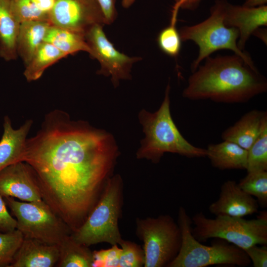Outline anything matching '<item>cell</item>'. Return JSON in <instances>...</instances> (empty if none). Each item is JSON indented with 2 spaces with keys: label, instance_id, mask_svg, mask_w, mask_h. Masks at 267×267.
Returning <instances> with one entry per match:
<instances>
[{
  "label": "cell",
  "instance_id": "cell-32",
  "mask_svg": "<svg viewBox=\"0 0 267 267\" xmlns=\"http://www.w3.org/2000/svg\"><path fill=\"white\" fill-rule=\"evenodd\" d=\"M17 222L8 212L3 197L0 194V231L8 232L16 229Z\"/></svg>",
  "mask_w": 267,
  "mask_h": 267
},
{
  "label": "cell",
  "instance_id": "cell-22",
  "mask_svg": "<svg viewBox=\"0 0 267 267\" xmlns=\"http://www.w3.org/2000/svg\"><path fill=\"white\" fill-rule=\"evenodd\" d=\"M67 56L52 44L43 42L25 65L24 76L28 82L36 81L48 67Z\"/></svg>",
  "mask_w": 267,
  "mask_h": 267
},
{
  "label": "cell",
  "instance_id": "cell-4",
  "mask_svg": "<svg viewBox=\"0 0 267 267\" xmlns=\"http://www.w3.org/2000/svg\"><path fill=\"white\" fill-rule=\"evenodd\" d=\"M123 202L122 178L118 174L112 176L84 222L72 233L73 238L88 247L103 242L118 245L122 239L118 222Z\"/></svg>",
  "mask_w": 267,
  "mask_h": 267
},
{
  "label": "cell",
  "instance_id": "cell-16",
  "mask_svg": "<svg viewBox=\"0 0 267 267\" xmlns=\"http://www.w3.org/2000/svg\"><path fill=\"white\" fill-rule=\"evenodd\" d=\"M266 126H267V112L252 110L224 130L221 137L223 140L234 142L248 150Z\"/></svg>",
  "mask_w": 267,
  "mask_h": 267
},
{
  "label": "cell",
  "instance_id": "cell-12",
  "mask_svg": "<svg viewBox=\"0 0 267 267\" xmlns=\"http://www.w3.org/2000/svg\"><path fill=\"white\" fill-rule=\"evenodd\" d=\"M0 194L24 202L43 200L36 174L25 162L15 163L0 171Z\"/></svg>",
  "mask_w": 267,
  "mask_h": 267
},
{
  "label": "cell",
  "instance_id": "cell-31",
  "mask_svg": "<svg viewBox=\"0 0 267 267\" xmlns=\"http://www.w3.org/2000/svg\"><path fill=\"white\" fill-rule=\"evenodd\" d=\"M255 245L244 250L254 267H267V245Z\"/></svg>",
  "mask_w": 267,
  "mask_h": 267
},
{
  "label": "cell",
  "instance_id": "cell-36",
  "mask_svg": "<svg viewBox=\"0 0 267 267\" xmlns=\"http://www.w3.org/2000/svg\"><path fill=\"white\" fill-rule=\"evenodd\" d=\"M265 34H267L266 33H265V30L261 29L260 28L256 30L253 33L254 35L262 39V40L264 42H266V43L267 40H265V38H266V37H265Z\"/></svg>",
  "mask_w": 267,
  "mask_h": 267
},
{
  "label": "cell",
  "instance_id": "cell-3",
  "mask_svg": "<svg viewBox=\"0 0 267 267\" xmlns=\"http://www.w3.org/2000/svg\"><path fill=\"white\" fill-rule=\"evenodd\" d=\"M170 85H167L164 100L154 113L145 110L139 113L145 137L136 156L158 163L166 152L176 153L188 158L207 156L206 149L196 147L182 135L175 125L170 112Z\"/></svg>",
  "mask_w": 267,
  "mask_h": 267
},
{
  "label": "cell",
  "instance_id": "cell-2",
  "mask_svg": "<svg viewBox=\"0 0 267 267\" xmlns=\"http://www.w3.org/2000/svg\"><path fill=\"white\" fill-rule=\"evenodd\" d=\"M205 59L189 77L182 94L184 98L243 103L267 91L266 78L240 56H209Z\"/></svg>",
  "mask_w": 267,
  "mask_h": 267
},
{
  "label": "cell",
  "instance_id": "cell-27",
  "mask_svg": "<svg viewBox=\"0 0 267 267\" xmlns=\"http://www.w3.org/2000/svg\"><path fill=\"white\" fill-rule=\"evenodd\" d=\"M23 239L22 233L17 229L0 231V267H9Z\"/></svg>",
  "mask_w": 267,
  "mask_h": 267
},
{
  "label": "cell",
  "instance_id": "cell-15",
  "mask_svg": "<svg viewBox=\"0 0 267 267\" xmlns=\"http://www.w3.org/2000/svg\"><path fill=\"white\" fill-rule=\"evenodd\" d=\"M59 256L58 245L24 238L9 267H52Z\"/></svg>",
  "mask_w": 267,
  "mask_h": 267
},
{
  "label": "cell",
  "instance_id": "cell-21",
  "mask_svg": "<svg viewBox=\"0 0 267 267\" xmlns=\"http://www.w3.org/2000/svg\"><path fill=\"white\" fill-rule=\"evenodd\" d=\"M44 42L49 43L67 55L79 51L90 52L84 34L51 25Z\"/></svg>",
  "mask_w": 267,
  "mask_h": 267
},
{
  "label": "cell",
  "instance_id": "cell-19",
  "mask_svg": "<svg viewBox=\"0 0 267 267\" xmlns=\"http://www.w3.org/2000/svg\"><path fill=\"white\" fill-rule=\"evenodd\" d=\"M20 23L13 13L10 0H0V56L6 61L15 60Z\"/></svg>",
  "mask_w": 267,
  "mask_h": 267
},
{
  "label": "cell",
  "instance_id": "cell-6",
  "mask_svg": "<svg viewBox=\"0 0 267 267\" xmlns=\"http://www.w3.org/2000/svg\"><path fill=\"white\" fill-rule=\"evenodd\" d=\"M226 0H217L211 7L210 15L204 21L194 25L182 27L179 30L182 42L191 41L199 47V54L191 65L194 72L200 63L212 53L221 49L230 50L241 57L250 66L256 68L248 53L237 46L238 30L226 26L224 16Z\"/></svg>",
  "mask_w": 267,
  "mask_h": 267
},
{
  "label": "cell",
  "instance_id": "cell-1",
  "mask_svg": "<svg viewBox=\"0 0 267 267\" xmlns=\"http://www.w3.org/2000/svg\"><path fill=\"white\" fill-rule=\"evenodd\" d=\"M118 154L110 134L55 110L27 139L22 161L35 171L43 200L73 232L97 203Z\"/></svg>",
  "mask_w": 267,
  "mask_h": 267
},
{
  "label": "cell",
  "instance_id": "cell-11",
  "mask_svg": "<svg viewBox=\"0 0 267 267\" xmlns=\"http://www.w3.org/2000/svg\"><path fill=\"white\" fill-rule=\"evenodd\" d=\"M49 21L52 26L84 35L95 25L105 24L96 0H55Z\"/></svg>",
  "mask_w": 267,
  "mask_h": 267
},
{
  "label": "cell",
  "instance_id": "cell-30",
  "mask_svg": "<svg viewBox=\"0 0 267 267\" xmlns=\"http://www.w3.org/2000/svg\"><path fill=\"white\" fill-rule=\"evenodd\" d=\"M121 248L118 245L92 252V267H119Z\"/></svg>",
  "mask_w": 267,
  "mask_h": 267
},
{
  "label": "cell",
  "instance_id": "cell-29",
  "mask_svg": "<svg viewBox=\"0 0 267 267\" xmlns=\"http://www.w3.org/2000/svg\"><path fill=\"white\" fill-rule=\"evenodd\" d=\"M119 245L121 248L119 267H144V253L140 245L123 239Z\"/></svg>",
  "mask_w": 267,
  "mask_h": 267
},
{
  "label": "cell",
  "instance_id": "cell-26",
  "mask_svg": "<svg viewBox=\"0 0 267 267\" xmlns=\"http://www.w3.org/2000/svg\"><path fill=\"white\" fill-rule=\"evenodd\" d=\"M247 172L267 171V126L248 150Z\"/></svg>",
  "mask_w": 267,
  "mask_h": 267
},
{
  "label": "cell",
  "instance_id": "cell-18",
  "mask_svg": "<svg viewBox=\"0 0 267 267\" xmlns=\"http://www.w3.org/2000/svg\"><path fill=\"white\" fill-rule=\"evenodd\" d=\"M206 149V157L214 168L221 170L246 169L248 150L234 142L223 140L209 144Z\"/></svg>",
  "mask_w": 267,
  "mask_h": 267
},
{
  "label": "cell",
  "instance_id": "cell-24",
  "mask_svg": "<svg viewBox=\"0 0 267 267\" xmlns=\"http://www.w3.org/2000/svg\"><path fill=\"white\" fill-rule=\"evenodd\" d=\"M179 7L174 5L170 24L159 34L157 43L160 49L168 55L176 57L180 50L181 39L176 27L177 16Z\"/></svg>",
  "mask_w": 267,
  "mask_h": 267
},
{
  "label": "cell",
  "instance_id": "cell-23",
  "mask_svg": "<svg viewBox=\"0 0 267 267\" xmlns=\"http://www.w3.org/2000/svg\"><path fill=\"white\" fill-rule=\"evenodd\" d=\"M59 246V256L55 266L58 267H92V252L89 247L76 242L71 234Z\"/></svg>",
  "mask_w": 267,
  "mask_h": 267
},
{
  "label": "cell",
  "instance_id": "cell-7",
  "mask_svg": "<svg viewBox=\"0 0 267 267\" xmlns=\"http://www.w3.org/2000/svg\"><path fill=\"white\" fill-rule=\"evenodd\" d=\"M192 233L198 241L213 238L231 243L244 250L255 245H267V213L262 212L256 219L217 216L208 218L202 212L191 218Z\"/></svg>",
  "mask_w": 267,
  "mask_h": 267
},
{
  "label": "cell",
  "instance_id": "cell-5",
  "mask_svg": "<svg viewBox=\"0 0 267 267\" xmlns=\"http://www.w3.org/2000/svg\"><path fill=\"white\" fill-rule=\"evenodd\" d=\"M181 233V244L176 257L167 267H206L213 265L246 267L251 264L245 251L225 241L207 246L192 233V222L186 210L180 206L178 222Z\"/></svg>",
  "mask_w": 267,
  "mask_h": 267
},
{
  "label": "cell",
  "instance_id": "cell-9",
  "mask_svg": "<svg viewBox=\"0 0 267 267\" xmlns=\"http://www.w3.org/2000/svg\"><path fill=\"white\" fill-rule=\"evenodd\" d=\"M136 234L143 242L144 267L167 266L178 255L181 244L179 226L169 215L136 218Z\"/></svg>",
  "mask_w": 267,
  "mask_h": 267
},
{
  "label": "cell",
  "instance_id": "cell-10",
  "mask_svg": "<svg viewBox=\"0 0 267 267\" xmlns=\"http://www.w3.org/2000/svg\"><path fill=\"white\" fill-rule=\"evenodd\" d=\"M103 25L96 24L85 34L89 47V55L97 59L100 64L97 74L110 76L115 86L120 80L128 79L133 64L141 59L139 57H130L118 51L108 39Z\"/></svg>",
  "mask_w": 267,
  "mask_h": 267
},
{
  "label": "cell",
  "instance_id": "cell-34",
  "mask_svg": "<svg viewBox=\"0 0 267 267\" xmlns=\"http://www.w3.org/2000/svg\"><path fill=\"white\" fill-rule=\"evenodd\" d=\"M175 4L179 6L180 8L189 10H194L199 6L202 0H174Z\"/></svg>",
  "mask_w": 267,
  "mask_h": 267
},
{
  "label": "cell",
  "instance_id": "cell-17",
  "mask_svg": "<svg viewBox=\"0 0 267 267\" xmlns=\"http://www.w3.org/2000/svg\"><path fill=\"white\" fill-rule=\"evenodd\" d=\"M33 124L27 120L19 129H14L8 116L4 118L3 133L0 140V171L5 167L22 162L27 136Z\"/></svg>",
  "mask_w": 267,
  "mask_h": 267
},
{
  "label": "cell",
  "instance_id": "cell-13",
  "mask_svg": "<svg viewBox=\"0 0 267 267\" xmlns=\"http://www.w3.org/2000/svg\"><path fill=\"white\" fill-rule=\"evenodd\" d=\"M257 200L244 191L235 180H227L221 185L218 200L209 206V212L217 216L244 217L258 211Z\"/></svg>",
  "mask_w": 267,
  "mask_h": 267
},
{
  "label": "cell",
  "instance_id": "cell-35",
  "mask_svg": "<svg viewBox=\"0 0 267 267\" xmlns=\"http://www.w3.org/2000/svg\"><path fill=\"white\" fill-rule=\"evenodd\" d=\"M37 6L42 11L49 13L53 8L55 0H33Z\"/></svg>",
  "mask_w": 267,
  "mask_h": 267
},
{
  "label": "cell",
  "instance_id": "cell-14",
  "mask_svg": "<svg viewBox=\"0 0 267 267\" xmlns=\"http://www.w3.org/2000/svg\"><path fill=\"white\" fill-rule=\"evenodd\" d=\"M224 23L227 27L236 28L239 32L237 46L245 51L246 43L256 30L267 25V6L248 7L227 2Z\"/></svg>",
  "mask_w": 267,
  "mask_h": 267
},
{
  "label": "cell",
  "instance_id": "cell-20",
  "mask_svg": "<svg viewBox=\"0 0 267 267\" xmlns=\"http://www.w3.org/2000/svg\"><path fill=\"white\" fill-rule=\"evenodd\" d=\"M49 21H34L21 23L17 40V55L27 64L35 52L44 42L51 26Z\"/></svg>",
  "mask_w": 267,
  "mask_h": 267
},
{
  "label": "cell",
  "instance_id": "cell-25",
  "mask_svg": "<svg viewBox=\"0 0 267 267\" xmlns=\"http://www.w3.org/2000/svg\"><path fill=\"white\" fill-rule=\"evenodd\" d=\"M245 192L254 197L259 205L267 206V171L247 172L238 183Z\"/></svg>",
  "mask_w": 267,
  "mask_h": 267
},
{
  "label": "cell",
  "instance_id": "cell-28",
  "mask_svg": "<svg viewBox=\"0 0 267 267\" xmlns=\"http://www.w3.org/2000/svg\"><path fill=\"white\" fill-rule=\"evenodd\" d=\"M11 10L20 23L34 21H49V14L40 10L33 0H10Z\"/></svg>",
  "mask_w": 267,
  "mask_h": 267
},
{
  "label": "cell",
  "instance_id": "cell-8",
  "mask_svg": "<svg viewBox=\"0 0 267 267\" xmlns=\"http://www.w3.org/2000/svg\"><path fill=\"white\" fill-rule=\"evenodd\" d=\"M4 201L15 217L16 229L24 238L50 244L59 245L72 231L44 200L24 202L4 197Z\"/></svg>",
  "mask_w": 267,
  "mask_h": 267
},
{
  "label": "cell",
  "instance_id": "cell-37",
  "mask_svg": "<svg viewBox=\"0 0 267 267\" xmlns=\"http://www.w3.org/2000/svg\"><path fill=\"white\" fill-rule=\"evenodd\" d=\"M136 0H122V5L124 8L130 7Z\"/></svg>",
  "mask_w": 267,
  "mask_h": 267
},
{
  "label": "cell",
  "instance_id": "cell-33",
  "mask_svg": "<svg viewBox=\"0 0 267 267\" xmlns=\"http://www.w3.org/2000/svg\"><path fill=\"white\" fill-rule=\"evenodd\" d=\"M103 15L105 24L112 23L117 15L116 0H96Z\"/></svg>",
  "mask_w": 267,
  "mask_h": 267
}]
</instances>
